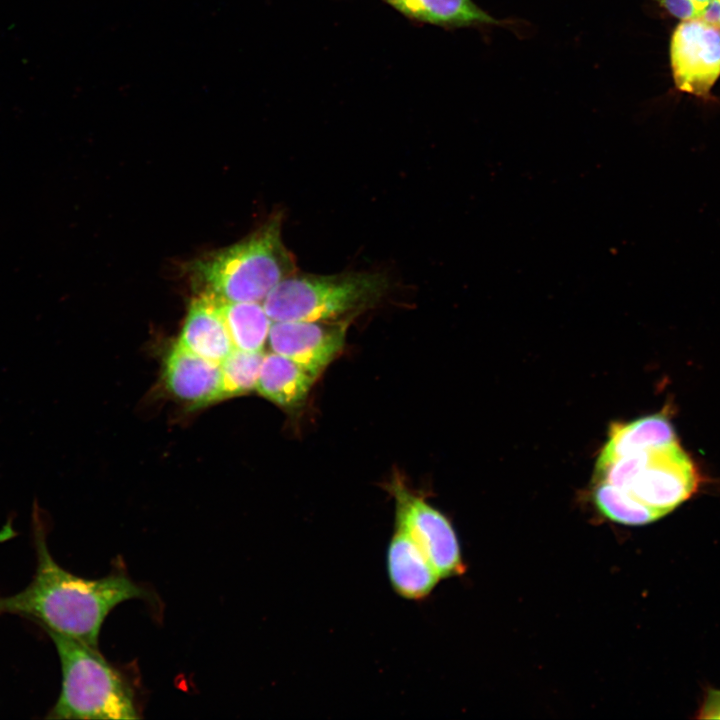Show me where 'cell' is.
Instances as JSON below:
<instances>
[{"label":"cell","mask_w":720,"mask_h":720,"mask_svg":"<svg viewBox=\"0 0 720 720\" xmlns=\"http://www.w3.org/2000/svg\"><path fill=\"white\" fill-rule=\"evenodd\" d=\"M33 540L37 560L33 578L22 591L0 595V615L22 616L45 632L98 647L102 625L117 605L132 599L153 600L150 591L124 573L88 579L60 566L49 551L46 527L36 510Z\"/></svg>","instance_id":"1"},{"label":"cell","mask_w":720,"mask_h":720,"mask_svg":"<svg viewBox=\"0 0 720 720\" xmlns=\"http://www.w3.org/2000/svg\"><path fill=\"white\" fill-rule=\"evenodd\" d=\"M281 225V216H274L241 242L194 261L189 270L202 293L231 302L263 301L296 272Z\"/></svg>","instance_id":"2"},{"label":"cell","mask_w":720,"mask_h":720,"mask_svg":"<svg viewBox=\"0 0 720 720\" xmlns=\"http://www.w3.org/2000/svg\"><path fill=\"white\" fill-rule=\"evenodd\" d=\"M61 666V690L46 718L138 719L135 692L123 673L98 650L47 632Z\"/></svg>","instance_id":"3"},{"label":"cell","mask_w":720,"mask_h":720,"mask_svg":"<svg viewBox=\"0 0 720 720\" xmlns=\"http://www.w3.org/2000/svg\"><path fill=\"white\" fill-rule=\"evenodd\" d=\"M388 286L379 272H294L268 293L262 305L273 322L339 320L376 303Z\"/></svg>","instance_id":"4"},{"label":"cell","mask_w":720,"mask_h":720,"mask_svg":"<svg viewBox=\"0 0 720 720\" xmlns=\"http://www.w3.org/2000/svg\"><path fill=\"white\" fill-rule=\"evenodd\" d=\"M395 500V527L422 549L440 578L462 575L465 566L458 537L448 518L400 479L389 486Z\"/></svg>","instance_id":"5"},{"label":"cell","mask_w":720,"mask_h":720,"mask_svg":"<svg viewBox=\"0 0 720 720\" xmlns=\"http://www.w3.org/2000/svg\"><path fill=\"white\" fill-rule=\"evenodd\" d=\"M670 59L678 90L705 101L720 76V24L703 18L683 20L671 38Z\"/></svg>","instance_id":"6"},{"label":"cell","mask_w":720,"mask_h":720,"mask_svg":"<svg viewBox=\"0 0 720 720\" xmlns=\"http://www.w3.org/2000/svg\"><path fill=\"white\" fill-rule=\"evenodd\" d=\"M698 483L693 462L676 441L649 450L645 467L626 492L661 518L689 499Z\"/></svg>","instance_id":"7"},{"label":"cell","mask_w":720,"mask_h":720,"mask_svg":"<svg viewBox=\"0 0 720 720\" xmlns=\"http://www.w3.org/2000/svg\"><path fill=\"white\" fill-rule=\"evenodd\" d=\"M349 319L331 321H274L268 344L317 379L342 351Z\"/></svg>","instance_id":"8"},{"label":"cell","mask_w":720,"mask_h":720,"mask_svg":"<svg viewBox=\"0 0 720 720\" xmlns=\"http://www.w3.org/2000/svg\"><path fill=\"white\" fill-rule=\"evenodd\" d=\"M164 378L168 390L174 396L194 407L225 398L220 365L178 343L167 355Z\"/></svg>","instance_id":"9"},{"label":"cell","mask_w":720,"mask_h":720,"mask_svg":"<svg viewBox=\"0 0 720 720\" xmlns=\"http://www.w3.org/2000/svg\"><path fill=\"white\" fill-rule=\"evenodd\" d=\"M386 564L393 590L408 600L426 598L441 579L422 549L397 527L388 544Z\"/></svg>","instance_id":"10"},{"label":"cell","mask_w":720,"mask_h":720,"mask_svg":"<svg viewBox=\"0 0 720 720\" xmlns=\"http://www.w3.org/2000/svg\"><path fill=\"white\" fill-rule=\"evenodd\" d=\"M177 343L219 365L231 354L235 346L215 296L201 293L192 301Z\"/></svg>","instance_id":"11"},{"label":"cell","mask_w":720,"mask_h":720,"mask_svg":"<svg viewBox=\"0 0 720 720\" xmlns=\"http://www.w3.org/2000/svg\"><path fill=\"white\" fill-rule=\"evenodd\" d=\"M315 380L291 359L272 352L263 357L255 389L278 406L295 409L304 403Z\"/></svg>","instance_id":"12"},{"label":"cell","mask_w":720,"mask_h":720,"mask_svg":"<svg viewBox=\"0 0 720 720\" xmlns=\"http://www.w3.org/2000/svg\"><path fill=\"white\" fill-rule=\"evenodd\" d=\"M676 441L671 423L662 414L646 416L629 423H613L597 465L632 453L660 448Z\"/></svg>","instance_id":"13"},{"label":"cell","mask_w":720,"mask_h":720,"mask_svg":"<svg viewBox=\"0 0 720 720\" xmlns=\"http://www.w3.org/2000/svg\"><path fill=\"white\" fill-rule=\"evenodd\" d=\"M407 19L444 28L499 25L472 0H382Z\"/></svg>","instance_id":"14"},{"label":"cell","mask_w":720,"mask_h":720,"mask_svg":"<svg viewBox=\"0 0 720 720\" xmlns=\"http://www.w3.org/2000/svg\"><path fill=\"white\" fill-rule=\"evenodd\" d=\"M216 298L235 348L261 352L268 341L273 322L263 305L259 302H231Z\"/></svg>","instance_id":"15"},{"label":"cell","mask_w":720,"mask_h":720,"mask_svg":"<svg viewBox=\"0 0 720 720\" xmlns=\"http://www.w3.org/2000/svg\"><path fill=\"white\" fill-rule=\"evenodd\" d=\"M593 501L601 514L620 524L638 526L660 519L629 493L606 482H596Z\"/></svg>","instance_id":"16"},{"label":"cell","mask_w":720,"mask_h":720,"mask_svg":"<svg viewBox=\"0 0 720 720\" xmlns=\"http://www.w3.org/2000/svg\"><path fill=\"white\" fill-rule=\"evenodd\" d=\"M264 354L234 349L220 364L225 397L240 395L256 388Z\"/></svg>","instance_id":"17"},{"label":"cell","mask_w":720,"mask_h":720,"mask_svg":"<svg viewBox=\"0 0 720 720\" xmlns=\"http://www.w3.org/2000/svg\"><path fill=\"white\" fill-rule=\"evenodd\" d=\"M671 15L683 20L699 18L705 8L692 0H655Z\"/></svg>","instance_id":"18"},{"label":"cell","mask_w":720,"mask_h":720,"mask_svg":"<svg viewBox=\"0 0 720 720\" xmlns=\"http://www.w3.org/2000/svg\"><path fill=\"white\" fill-rule=\"evenodd\" d=\"M698 719H720V690L710 689L699 709Z\"/></svg>","instance_id":"19"},{"label":"cell","mask_w":720,"mask_h":720,"mask_svg":"<svg viewBox=\"0 0 720 720\" xmlns=\"http://www.w3.org/2000/svg\"><path fill=\"white\" fill-rule=\"evenodd\" d=\"M701 18L710 23L720 24V0H711Z\"/></svg>","instance_id":"20"},{"label":"cell","mask_w":720,"mask_h":720,"mask_svg":"<svg viewBox=\"0 0 720 720\" xmlns=\"http://www.w3.org/2000/svg\"><path fill=\"white\" fill-rule=\"evenodd\" d=\"M696 4L706 8V6L710 3L711 0H692Z\"/></svg>","instance_id":"21"}]
</instances>
